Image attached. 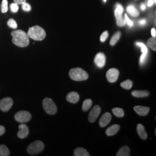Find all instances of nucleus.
Listing matches in <instances>:
<instances>
[{"label":"nucleus","instance_id":"f257e3e1","mask_svg":"<svg viewBox=\"0 0 156 156\" xmlns=\"http://www.w3.org/2000/svg\"><path fill=\"white\" fill-rule=\"evenodd\" d=\"M13 37L12 42L15 45L20 48L27 47L30 43L27 34L20 30L13 31L11 33Z\"/></svg>","mask_w":156,"mask_h":156},{"label":"nucleus","instance_id":"79ce46f5","mask_svg":"<svg viewBox=\"0 0 156 156\" xmlns=\"http://www.w3.org/2000/svg\"><path fill=\"white\" fill-rule=\"evenodd\" d=\"M148 1H149V0H145V2H146V4L147 3V2Z\"/></svg>","mask_w":156,"mask_h":156},{"label":"nucleus","instance_id":"a19ab883","mask_svg":"<svg viewBox=\"0 0 156 156\" xmlns=\"http://www.w3.org/2000/svg\"><path fill=\"white\" fill-rule=\"evenodd\" d=\"M140 9L142 10V11H145L146 9V5L145 4H142L141 6H140Z\"/></svg>","mask_w":156,"mask_h":156},{"label":"nucleus","instance_id":"9d476101","mask_svg":"<svg viewBox=\"0 0 156 156\" xmlns=\"http://www.w3.org/2000/svg\"><path fill=\"white\" fill-rule=\"evenodd\" d=\"M19 131L17 133V136L20 139H24L29 134V128L27 125L24 123H22L19 126Z\"/></svg>","mask_w":156,"mask_h":156},{"label":"nucleus","instance_id":"58836bf2","mask_svg":"<svg viewBox=\"0 0 156 156\" xmlns=\"http://www.w3.org/2000/svg\"><path fill=\"white\" fill-rule=\"evenodd\" d=\"M151 35H152L153 37H156V29L154 28H152V29H151Z\"/></svg>","mask_w":156,"mask_h":156},{"label":"nucleus","instance_id":"c85d7f7f","mask_svg":"<svg viewBox=\"0 0 156 156\" xmlns=\"http://www.w3.org/2000/svg\"><path fill=\"white\" fill-rule=\"evenodd\" d=\"M8 26L13 29H16L17 27V23L14 19H10L8 21Z\"/></svg>","mask_w":156,"mask_h":156},{"label":"nucleus","instance_id":"473e14b6","mask_svg":"<svg viewBox=\"0 0 156 156\" xmlns=\"http://www.w3.org/2000/svg\"><path fill=\"white\" fill-rule=\"evenodd\" d=\"M108 35H109V34H108V31H105V32H104L102 34L100 37L101 42H104L106 41V39L108 38Z\"/></svg>","mask_w":156,"mask_h":156},{"label":"nucleus","instance_id":"cd10ccee","mask_svg":"<svg viewBox=\"0 0 156 156\" xmlns=\"http://www.w3.org/2000/svg\"><path fill=\"white\" fill-rule=\"evenodd\" d=\"M8 10V0H2L1 4V12L2 13H6Z\"/></svg>","mask_w":156,"mask_h":156},{"label":"nucleus","instance_id":"0eeeda50","mask_svg":"<svg viewBox=\"0 0 156 156\" xmlns=\"http://www.w3.org/2000/svg\"><path fill=\"white\" fill-rule=\"evenodd\" d=\"M13 101L11 98L6 97L0 101V110L1 111L6 112L11 109L13 105Z\"/></svg>","mask_w":156,"mask_h":156},{"label":"nucleus","instance_id":"aec40b11","mask_svg":"<svg viewBox=\"0 0 156 156\" xmlns=\"http://www.w3.org/2000/svg\"><path fill=\"white\" fill-rule=\"evenodd\" d=\"M75 156H90L89 153L82 147L76 148L73 152Z\"/></svg>","mask_w":156,"mask_h":156},{"label":"nucleus","instance_id":"f704fd0d","mask_svg":"<svg viewBox=\"0 0 156 156\" xmlns=\"http://www.w3.org/2000/svg\"><path fill=\"white\" fill-rule=\"evenodd\" d=\"M125 20H126V23H127V24H128V26H133V23L129 19L127 14L125 15Z\"/></svg>","mask_w":156,"mask_h":156},{"label":"nucleus","instance_id":"2f4dec72","mask_svg":"<svg viewBox=\"0 0 156 156\" xmlns=\"http://www.w3.org/2000/svg\"><path fill=\"white\" fill-rule=\"evenodd\" d=\"M147 54L148 53H142L141 56L140 57V64L141 66H142L145 64L146 59L147 56Z\"/></svg>","mask_w":156,"mask_h":156},{"label":"nucleus","instance_id":"dca6fc26","mask_svg":"<svg viewBox=\"0 0 156 156\" xmlns=\"http://www.w3.org/2000/svg\"><path fill=\"white\" fill-rule=\"evenodd\" d=\"M120 129V126L114 124L106 129V134L108 136H113L117 133Z\"/></svg>","mask_w":156,"mask_h":156},{"label":"nucleus","instance_id":"ddd939ff","mask_svg":"<svg viewBox=\"0 0 156 156\" xmlns=\"http://www.w3.org/2000/svg\"><path fill=\"white\" fill-rule=\"evenodd\" d=\"M134 109L138 115L142 116L147 115L150 111V108L149 107L142 106H134Z\"/></svg>","mask_w":156,"mask_h":156},{"label":"nucleus","instance_id":"e433bc0d","mask_svg":"<svg viewBox=\"0 0 156 156\" xmlns=\"http://www.w3.org/2000/svg\"><path fill=\"white\" fill-rule=\"evenodd\" d=\"M5 133V128L3 126H0V136L2 135Z\"/></svg>","mask_w":156,"mask_h":156},{"label":"nucleus","instance_id":"1a4fd4ad","mask_svg":"<svg viewBox=\"0 0 156 156\" xmlns=\"http://www.w3.org/2000/svg\"><path fill=\"white\" fill-rule=\"evenodd\" d=\"M101 109L98 105H95L91 109L89 115V121L91 123H94L100 114Z\"/></svg>","mask_w":156,"mask_h":156},{"label":"nucleus","instance_id":"412c9836","mask_svg":"<svg viewBox=\"0 0 156 156\" xmlns=\"http://www.w3.org/2000/svg\"><path fill=\"white\" fill-rule=\"evenodd\" d=\"M127 11L132 16L136 17L139 16L140 13L133 5H129L127 8Z\"/></svg>","mask_w":156,"mask_h":156},{"label":"nucleus","instance_id":"72a5a7b5","mask_svg":"<svg viewBox=\"0 0 156 156\" xmlns=\"http://www.w3.org/2000/svg\"><path fill=\"white\" fill-rule=\"evenodd\" d=\"M10 8H11L12 12H13L14 13H16L19 10V5L16 3H15V2L12 3V4H11Z\"/></svg>","mask_w":156,"mask_h":156},{"label":"nucleus","instance_id":"4468645a","mask_svg":"<svg viewBox=\"0 0 156 156\" xmlns=\"http://www.w3.org/2000/svg\"><path fill=\"white\" fill-rule=\"evenodd\" d=\"M79 95L77 92L73 91L68 93L67 95V100L73 104H76L79 101Z\"/></svg>","mask_w":156,"mask_h":156},{"label":"nucleus","instance_id":"2eb2a0df","mask_svg":"<svg viewBox=\"0 0 156 156\" xmlns=\"http://www.w3.org/2000/svg\"><path fill=\"white\" fill-rule=\"evenodd\" d=\"M136 129H137V133L139 135L140 138L143 140H146L147 138V134L145 131L144 126L141 124H139L137 126Z\"/></svg>","mask_w":156,"mask_h":156},{"label":"nucleus","instance_id":"a211bd4d","mask_svg":"<svg viewBox=\"0 0 156 156\" xmlns=\"http://www.w3.org/2000/svg\"><path fill=\"white\" fill-rule=\"evenodd\" d=\"M130 155V149L127 146H124L117 151V156H129Z\"/></svg>","mask_w":156,"mask_h":156},{"label":"nucleus","instance_id":"6ab92c4d","mask_svg":"<svg viewBox=\"0 0 156 156\" xmlns=\"http://www.w3.org/2000/svg\"><path fill=\"white\" fill-rule=\"evenodd\" d=\"M115 15L116 18L117 24L119 26H124L126 24L125 19H123L122 17V13H119L118 12L115 11Z\"/></svg>","mask_w":156,"mask_h":156},{"label":"nucleus","instance_id":"423d86ee","mask_svg":"<svg viewBox=\"0 0 156 156\" xmlns=\"http://www.w3.org/2000/svg\"><path fill=\"white\" fill-rule=\"evenodd\" d=\"M15 119L19 123H27L31 119V115L29 112L21 111L15 114Z\"/></svg>","mask_w":156,"mask_h":156},{"label":"nucleus","instance_id":"9b49d317","mask_svg":"<svg viewBox=\"0 0 156 156\" xmlns=\"http://www.w3.org/2000/svg\"><path fill=\"white\" fill-rule=\"evenodd\" d=\"M94 62L99 68L104 67L106 62V57L105 55L102 53H98L95 57Z\"/></svg>","mask_w":156,"mask_h":156},{"label":"nucleus","instance_id":"c03bdc74","mask_svg":"<svg viewBox=\"0 0 156 156\" xmlns=\"http://www.w3.org/2000/svg\"><path fill=\"white\" fill-rule=\"evenodd\" d=\"M136 1H139V0H136Z\"/></svg>","mask_w":156,"mask_h":156},{"label":"nucleus","instance_id":"c756f323","mask_svg":"<svg viewBox=\"0 0 156 156\" xmlns=\"http://www.w3.org/2000/svg\"><path fill=\"white\" fill-rule=\"evenodd\" d=\"M136 45L141 48V51L142 53H148V49L144 44L142 42H136Z\"/></svg>","mask_w":156,"mask_h":156},{"label":"nucleus","instance_id":"4be33fe9","mask_svg":"<svg viewBox=\"0 0 156 156\" xmlns=\"http://www.w3.org/2000/svg\"><path fill=\"white\" fill-rule=\"evenodd\" d=\"M93 105V101L90 99H86L84 101L82 105V110L84 112L87 111Z\"/></svg>","mask_w":156,"mask_h":156},{"label":"nucleus","instance_id":"ea45409f","mask_svg":"<svg viewBox=\"0 0 156 156\" xmlns=\"http://www.w3.org/2000/svg\"><path fill=\"white\" fill-rule=\"evenodd\" d=\"M146 23V20H145V19H142V20H140V24L142 25V26L145 25Z\"/></svg>","mask_w":156,"mask_h":156},{"label":"nucleus","instance_id":"c9c22d12","mask_svg":"<svg viewBox=\"0 0 156 156\" xmlns=\"http://www.w3.org/2000/svg\"><path fill=\"white\" fill-rule=\"evenodd\" d=\"M115 11L118 12H119V13H122L123 12V7H122V6L121 5H120V4H117V5H116V8Z\"/></svg>","mask_w":156,"mask_h":156},{"label":"nucleus","instance_id":"f8f14e48","mask_svg":"<svg viewBox=\"0 0 156 156\" xmlns=\"http://www.w3.org/2000/svg\"><path fill=\"white\" fill-rule=\"evenodd\" d=\"M112 115L110 113L106 112L105 113L102 117H101L100 120V126L101 127H105L106 126L110 123V122L111 121Z\"/></svg>","mask_w":156,"mask_h":156},{"label":"nucleus","instance_id":"6e6552de","mask_svg":"<svg viewBox=\"0 0 156 156\" xmlns=\"http://www.w3.org/2000/svg\"><path fill=\"white\" fill-rule=\"evenodd\" d=\"M119 75V71L116 68H111L106 73V76L107 80L111 82L114 83L117 81Z\"/></svg>","mask_w":156,"mask_h":156},{"label":"nucleus","instance_id":"4c0bfd02","mask_svg":"<svg viewBox=\"0 0 156 156\" xmlns=\"http://www.w3.org/2000/svg\"><path fill=\"white\" fill-rule=\"evenodd\" d=\"M13 1L17 5H20V4H22L23 3L25 2L26 0H13Z\"/></svg>","mask_w":156,"mask_h":156},{"label":"nucleus","instance_id":"5701e85b","mask_svg":"<svg viewBox=\"0 0 156 156\" xmlns=\"http://www.w3.org/2000/svg\"><path fill=\"white\" fill-rule=\"evenodd\" d=\"M10 155V151L5 145H0V156H8Z\"/></svg>","mask_w":156,"mask_h":156},{"label":"nucleus","instance_id":"7ed1b4c3","mask_svg":"<svg viewBox=\"0 0 156 156\" xmlns=\"http://www.w3.org/2000/svg\"><path fill=\"white\" fill-rule=\"evenodd\" d=\"M69 77L75 81H83L89 78V75L80 68H73L69 71Z\"/></svg>","mask_w":156,"mask_h":156},{"label":"nucleus","instance_id":"f3484780","mask_svg":"<svg viewBox=\"0 0 156 156\" xmlns=\"http://www.w3.org/2000/svg\"><path fill=\"white\" fill-rule=\"evenodd\" d=\"M132 95L137 98H141V97H146L150 95V93L148 91L146 90H134L131 93Z\"/></svg>","mask_w":156,"mask_h":156},{"label":"nucleus","instance_id":"393cba45","mask_svg":"<svg viewBox=\"0 0 156 156\" xmlns=\"http://www.w3.org/2000/svg\"><path fill=\"white\" fill-rule=\"evenodd\" d=\"M120 37H121V33L120 31H118L117 33H116L112 37L111 41H110V44L112 46H114L117 43L119 39H120Z\"/></svg>","mask_w":156,"mask_h":156},{"label":"nucleus","instance_id":"20e7f679","mask_svg":"<svg viewBox=\"0 0 156 156\" xmlns=\"http://www.w3.org/2000/svg\"><path fill=\"white\" fill-rule=\"evenodd\" d=\"M44 144L41 140H36L31 143L27 148V151L30 155H37L44 151Z\"/></svg>","mask_w":156,"mask_h":156},{"label":"nucleus","instance_id":"37998d69","mask_svg":"<svg viewBox=\"0 0 156 156\" xmlns=\"http://www.w3.org/2000/svg\"><path fill=\"white\" fill-rule=\"evenodd\" d=\"M106 0H104V2H106Z\"/></svg>","mask_w":156,"mask_h":156},{"label":"nucleus","instance_id":"b1692460","mask_svg":"<svg viewBox=\"0 0 156 156\" xmlns=\"http://www.w3.org/2000/svg\"><path fill=\"white\" fill-rule=\"evenodd\" d=\"M113 113L118 117H122L124 116V112L122 108H115L112 109Z\"/></svg>","mask_w":156,"mask_h":156},{"label":"nucleus","instance_id":"f03ea898","mask_svg":"<svg viewBox=\"0 0 156 156\" xmlns=\"http://www.w3.org/2000/svg\"><path fill=\"white\" fill-rule=\"evenodd\" d=\"M28 37L35 41H42L46 37V32L44 29L38 26L30 27L27 33Z\"/></svg>","mask_w":156,"mask_h":156},{"label":"nucleus","instance_id":"39448f33","mask_svg":"<svg viewBox=\"0 0 156 156\" xmlns=\"http://www.w3.org/2000/svg\"><path fill=\"white\" fill-rule=\"evenodd\" d=\"M42 106L45 111L49 115H53L57 113V108L56 104L50 98H45L42 102Z\"/></svg>","mask_w":156,"mask_h":156},{"label":"nucleus","instance_id":"a878e982","mask_svg":"<svg viewBox=\"0 0 156 156\" xmlns=\"http://www.w3.org/2000/svg\"><path fill=\"white\" fill-rule=\"evenodd\" d=\"M133 82L131 80H126L120 84V86L125 89H130L133 86Z\"/></svg>","mask_w":156,"mask_h":156},{"label":"nucleus","instance_id":"7c9ffc66","mask_svg":"<svg viewBox=\"0 0 156 156\" xmlns=\"http://www.w3.org/2000/svg\"><path fill=\"white\" fill-rule=\"evenodd\" d=\"M22 5V9L23 11L26 12H30L31 10V6L26 2L23 3Z\"/></svg>","mask_w":156,"mask_h":156},{"label":"nucleus","instance_id":"bb28decb","mask_svg":"<svg viewBox=\"0 0 156 156\" xmlns=\"http://www.w3.org/2000/svg\"><path fill=\"white\" fill-rule=\"evenodd\" d=\"M156 37H152L147 41V45L151 48L152 50H156Z\"/></svg>","mask_w":156,"mask_h":156}]
</instances>
